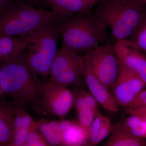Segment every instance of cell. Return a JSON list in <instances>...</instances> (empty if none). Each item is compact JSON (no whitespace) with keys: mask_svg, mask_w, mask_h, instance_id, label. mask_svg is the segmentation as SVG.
Wrapping results in <instances>:
<instances>
[{"mask_svg":"<svg viewBox=\"0 0 146 146\" xmlns=\"http://www.w3.org/2000/svg\"><path fill=\"white\" fill-rule=\"evenodd\" d=\"M36 127L49 146H63L60 121L41 119L36 122Z\"/></svg>","mask_w":146,"mask_h":146,"instance_id":"cell-16","label":"cell"},{"mask_svg":"<svg viewBox=\"0 0 146 146\" xmlns=\"http://www.w3.org/2000/svg\"><path fill=\"white\" fill-rule=\"evenodd\" d=\"M111 136L104 146H146V140L138 138L126 130L123 126H113Z\"/></svg>","mask_w":146,"mask_h":146,"instance_id":"cell-15","label":"cell"},{"mask_svg":"<svg viewBox=\"0 0 146 146\" xmlns=\"http://www.w3.org/2000/svg\"><path fill=\"white\" fill-rule=\"evenodd\" d=\"M85 64V56L62 47L56 52L48 82L65 87L83 86Z\"/></svg>","mask_w":146,"mask_h":146,"instance_id":"cell-6","label":"cell"},{"mask_svg":"<svg viewBox=\"0 0 146 146\" xmlns=\"http://www.w3.org/2000/svg\"><path fill=\"white\" fill-rule=\"evenodd\" d=\"M49 7L65 20L73 15L93 10L98 0H43Z\"/></svg>","mask_w":146,"mask_h":146,"instance_id":"cell-11","label":"cell"},{"mask_svg":"<svg viewBox=\"0 0 146 146\" xmlns=\"http://www.w3.org/2000/svg\"><path fill=\"white\" fill-rule=\"evenodd\" d=\"M63 20L52 10L14 0L0 12V35L22 37L44 24Z\"/></svg>","mask_w":146,"mask_h":146,"instance_id":"cell-4","label":"cell"},{"mask_svg":"<svg viewBox=\"0 0 146 146\" xmlns=\"http://www.w3.org/2000/svg\"><path fill=\"white\" fill-rule=\"evenodd\" d=\"M26 48L25 42L21 37L0 35V60L2 62L16 57Z\"/></svg>","mask_w":146,"mask_h":146,"instance_id":"cell-17","label":"cell"},{"mask_svg":"<svg viewBox=\"0 0 146 146\" xmlns=\"http://www.w3.org/2000/svg\"><path fill=\"white\" fill-rule=\"evenodd\" d=\"M115 1H124V0H115Z\"/></svg>","mask_w":146,"mask_h":146,"instance_id":"cell-33","label":"cell"},{"mask_svg":"<svg viewBox=\"0 0 146 146\" xmlns=\"http://www.w3.org/2000/svg\"><path fill=\"white\" fill-rule=\"evenodd\" d=\"M146 106V89L136 94L129 107L136 108Z\"/></svg>","mask_w":146,"mask_h":146,"instance_id":"cell-28","label":"cell"},{"mask_svg":"<svg viewBox=\"0 0 146 146\" xmlns=\"http://www.w3.org/2000/svg\"><path fill=\"white\" fill-rule=\"evenodd\" d=\"M98 1H100V0H98Z\"/></svg>","mask_w":146,"mask_h":146,"instance_id":"cell-35","label":"cell"},{"mask_svg":"<svg viewBox=\"0 0 146 146\" xmlns=\"http://www.w3.org/2000/svg\"><path fill=\"white\" fill-rule=\"evenodd\" d=\"M98 110L85 108L76 112L78 122L80 125L86 131L89 137L90 127Z\"/></svg>","mask_w":146,"mask_h":146,"instance_id":"cell-22","label":"cell"},{"mask_svg":"<svg viewBox=\"0 0 146 146\" xmlns=\"http://www.w3.org/2000/svg\"><path fill=\"white\" fill-rule=\"evenodd\" d=\"M106 117L98 111L90 127L89 138L94 136L101 127Z\"/></svg>","mask_w":146,"mask_h":146,"instance_id":"cell-25","label":"cell"},{"mask_svg":"<svg viewBox=\"0 0 146 146\" xmlns=\"http://www.w3.org/2000/svg\"><path fill=\"white\" fill-rule=\"evenodd\" d=\"M124 112L129 115H135L146 121V106L136 108H125Z\"/></svg>","mask_w":146,"mask_h":146,"instance_id":"cell-27","label":"cell"},{"mask_svg":"<svg viewBox=\"0 0 146 146\" xmlns=\"http://www.w3.org/2000/svg\"><path fill=\"white\" fill-rule=\"evenodd\" d=\"M129 39L146 56V16L138 24Z\"/></svg>","mask_w":146,"mask_h":146,"instance_id":"cell-21","label":"cell"},{"mask_svg":"<svg viewBox=\"0 0 146 146\" xmlns=\"http://www.w3.org/2000/svg\"><path fill=\"white\" fill-rule=\"evenodd\" d=\"M14 1V0H0V12Z\"/></svg>","mask_w":146,"mask_h":146,"instance_id":"cell-30","label":"cell"},{"mask_svg":"<svg viewBox=\"0 0 146 146\" xmlns=\"http://www.w3.org/2000/svg\"><path fill=\"white\" fill-rule=\"evenodd\" d=\"M48 144L36 128L29 133L24 146H46Z\"/></svg>","mask_w":146,"mask_h":146,"instance_id":"cell-24","label":"cell"},{"mask_svg":"<svg viewBox=\"0 0 146 146\" xmlns=\"http://www.w3.org/2000/svg\"><path fill=\"white\" fill-rule=\"evenodd\" d=\"M71 91L73 96V106L76 112L85 108L98 110V102L91 93L78 87Z\"/></svg>","mask_w":146,"mask_h":146,"instance_id":"cell-19","label":"cell"},{"mask_svg":"<svg viewBox=\"0 0 146 146\" xmlns=\"http://www.w3.org/2000/svg\"><path fill=\"white\" fill-rule=\"evenodd\" d=\"M17 106L13 102H0V146L12 145L13 118Z\"/></svg>","mask_w":146,"mask_h":146,"instance_id":"cell-12","label":"cell"},{"mask_svg":"<svg viewBox=\"0 0 146 146\" xmlns=\"http://www.w3.org/2000/svg\"><path fill=\"white\" fill-rule=\"evenodd\" d=\"M93 11L111 31V41L129 39L146 16V5L140 0H100Z\"/></svg>","mask_w":146,"mask_h":146,"instance_id":"cell-3","label":"cell"},{"mask_svg":"<svg viewBox=\"0 0 146 146\" xmlns=\"http://www.w3.org/2000/svg\"><path fill=\"white\" fill-rule=\"evenodd\" d=\"M111 90L117 104L121 107H129L136 95L131 86L119 72Z\"/></svg>","mask_w":146,"mask_h":146,"instance_id":"cell-18","label":"cell"},{"mask_svg":"<svg viewBox=\"0 0 146 146\" xmlns=\"http://www.w3.org/2000/svg\"><path fill=\"white\" fill-rule=\"evenodd\" d=\"M42 0H40V1H42Z\"/></svg>","mask_w":146,"mask_h":146,"instance_id":"cell-34","label":"cell"},{"mask_svg":"<svg viewBox=\"0 0 146 146\" xmlns=\"http://www.w3.org/2000/svg\"><path fill=\"white\" fill-rule=\"evenodd\" d=\"M145 120L135 115H130L126 120L123 124V127L126 130L130 131L132 129H136L141 125Z\"/></svg>","mask_w":146,"mask_h":146,"instance_id":"cell-26","label":"cell"},{"mask_svg":"<svg viewBox=\"0 0 146 146\" xmlns=\"http://www.w3.org/2000/svg\"><path fill=\"white\" fill-rule=\"evenodd\" d=\"M34 106L38 113L63 119L73 106L72 93L66 87L45 82Z\"/></svg>","mask_w":146,"mask_h":146,"instance_id":"cell-8","label":"cell"},{"mask_svg":"<svg viewBox=\"0 0 146 146\" xmlns=\"http://www.w3.org/2000/svg\"><path fill=\"white\" fill-rule=\"evenodd\" d=\"M20 1L34 7H36L40 2V0H20Z\"/></svg>","mask_w":146,"mask_h":146,"instance_id":"cell-31","label":"cell"},{"mask_svg":"<svg viewBox=\"0 0 146 146\" xmlns=\"http://www.w3.org/2000/svg\"><path fill=\"white\" fill-rule=\"evenodd\" d=\"M131 134L138 138H143L146 137V121L144 120L143 123L134 129L129 131Z\"/></svg>","mask_w":146,"mask_h":146,"instance_id":"cell-29","label":"cell"},{"mask_svg":"<svg viewBox=\"0 0 146 146\" xmlns=\"http://www.w3.org/2000/svg\"><path fill=\"white\" fill-rule=\"evenodd\" d=\"M84 56L85 61L96 76L108 89H111L119 70V60L113 44L108 40Z\"/></svg>","mask_w":146,"mask_h":146,"instance_id":"cell-7","label":"cell"},{"mask_svg":"<svg viewBox=\"0 0 146 146\" xmlns=\"http://www.w3.org/2000/svg\"><path fill=\"white\" fill-rule=\"evenodd\" d=\"M142 3H143L144 4L146 5V0H140Z\"/></svg>","mask_w":146,"mask_h":146,"instance_id":"cell-32","label":"cell"},{"mask_svg":"<svg viewBox=\"0 0 146 146\" xmlns=\"http://www.w3.org/2000/svg\"><path fill=\"white\" fill-rule=\"evenodd\" d=\"M36 122L24 107L17 106L13 118L14 133L11 146H24L29 133L36 127Z\"/></svg>","mask_w":146,"mask_h":146,"instance_id":"cell-13","label":"cell"},{"mask_svg":"<svg viewBox=\"0 0 146 146\" xmlns=\"http://www.w3.org/2000/svg\"><path fill=\"white\" fill-rule=\"evenodd\" d=\"M59 35V22H57L44 24L21 37L26 45L25 56L29 67L44 80L49 76L57 51Z\"/></svg>","mask_w":146,"mask_h":146,"instance_id":"cell-5","label":"cell"},{"mask_svg":"<svg viewBox=\"0 0 146 146\" xmlns=\"http://www.w3.org/2000/svg\"><path fill=\"white\" fill-rule=\"evenodd\" d=\"M25 50L0 65V97H9L23 107L39 100L45 83L29 67Z\"/></svg>","mask_w":146,"mask_h":146,"instance_id":"cell-1","label":"cell"},{"mask_svg":"<svg viewBox=\"0 0 146 146\" xmlns=\"http://www.w3.org/2000/svg\"><path fill=\"white\" fill-rule=\"evenodd\" d=\"M120 63L138 74L146 83V56L129 39L118 41L113 44Z\"/></svg>","mask_w":146,"mask_h":146,"instance_id":"cell-9","label":"cell"},{"mask_svg":"<svg viewBox=\"0 0 146 146\" xmlns=\"http://www.w3.org/2000/svg\"><path fill=\"white\" fill-rule=\"evenodd\" d=\"M113 125L109 118L106 117L101 127L94 136L89 138L87 146H96L106 138L112 131Z\"/></svg>","mask_w":146,"mask_h":146,"instance_id":"cell-23","label":"cell"},{"mask_svg":"<svg viewBox=\"0 0 146 146\" xmlns=\"http://www.w3.org/2000/svg\"><path fill=\"white\" fill-rule=\"evenodd\" d=\"M83 78L90 93L98 103L108 112L112 113L118 112V106L112 93L100 81L86 61Z\"/></svg>","mask_w":146,"mask_h":146,"instance_id":"cell-10","label":"cell"},{"mask_svg":"<svg viewBox=\"0 0 146 146\" xmlns=\"http://www.w3.org/2000/svg\"><path fill=\"white\" fill-rule=\"evenodd\" d=\"M119 73L125 79L136 95L143 90L146 85L145 82L138 74L127 68L119 62Z\"/></svg>","mask_w":146,"mask_h":146,"instance_id":"cell-20","label":"cell"},{"mask_svg":"<svg viewBox=\"0 0 146 146\" xmlns=\"http://www.w3.org/2000/svg\"><path fill=\"white\" fill-rule=\"evenodd\" d=\"M63 146H87L89 135L78 122L62 119Z\"/></svg>","mask_w":146,"mask_h":146,"instance_id":"cell-14","label":"cell"},{"mask_svg":"<svg viewBox=\"0 0 146 146\" xmlns=\"http://www.w3.org/2000/svg\"><path fill=\"white\" fill-rule=\"evenodd\" d=\"M62 47L86 54L108 39L107 27L93 10L75 14L59 22Z\"/></svg>","mask_w":146,"mask_h":146,"instance_id":"cell-2","label":"cell"}]
</instances>
